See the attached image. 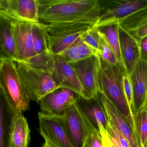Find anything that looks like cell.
Here are the masks:
<instances>
[{"label": "cell", "instance_id": "cell-1", "mask_svg": "<svg viewBox=\"0 0 147 147\" xmlns=\"http://www.w3.org/2000/svg\"><path fill=\"white\" fill-rule=\"evenodd\" d=\"M40 20L48 23L82 22L94 25L101 13L98 0H38Z\"/></svg>", "mask_w": 147, "mask_h": 147}, {"label": "cell", "instance_id": "cell-2", "mask_svg": "<svg viewBox=\"0 0 147 147\" xmlns=\"http://www.w3.org/2000/svg\"><path fill=\"white\" fill-rule=\"evenodd\" d=\"M0 89L13 115L29 109L31 101L15 62H0Z\"/></svg>", "mask_w": 147, "mask_h": 147}, {"label": "cell", "instance_id": "cell-3", "mask_svg": "<svg viewBox=\"0 0 147 147\" xmlns=\"http://www.w3.org/2000/svg\"><path fill=\"white\" fill-rule=\"evenodd\" d=\"M100 58L99 83L101 90L115 104L132 130L133 119L124 95L123 79L127 74L124 66L112 65Z\"/></svg>", "mask_w": 147, "mask_h": 147}, {"label": "cell", "instance_id": "cell-4", "mask_svg": "<svg viewBox=\"0 0 147 147\" xmlns=\"http://www.w3.org/2000/svg\"><path fill=\"white\" fill-rule=\"evenodd\" d=\"M48 48L59 55L82 37L94 25L80 22H56L45 24Z\"/></svg>", "mask_w": 147, "mask_h": 147}, {"label": "cell", "instance_id": "cell-5", "mask_svg": "<svg viewBox=\"0 0 147 147\" xmlns=\"http://www.w3.org/2000/svg\"><path fill=\"white\" fill-rule=\"evenodd\" d=\"M17 68L30 99L38 103L47 95L59 89L51 74L17 62Z\"/></svg>", "mask_w": 147, "mask_h": 147}, {"label": "cell", "instance_id": "cell-6", "mask_svg": "<svg viewBox=\"0 0 147 147\" xmlns=\"http://www.w3.org/2000/svg\"><path fill=\"white\" fill-rule=\"evenodd\" d=\"M101 13L93 27L100 28L119 23L133 13L147 7V0H98Z\"/></svg>", "mask_w": 147, "mask_h": 147}, {"label": "cell", "instance_id": "cell-7", "mask_svg": "<svg viewBox=\"0 0 147 147\" xmlns=\"http://www.w3.org/2000/svg\"><path fill=\"white\" fill-rule=\"evenodd\" d=\"M39 132L45 142L52 147H75L65 126L63 115L38 113Z\"/></svg>", "mask_w": 147, "mask_h": 147}, {"label": "cell", "instance_id": "cell-8", "mask_svg": "<svg viewBox=\"0 0 147 147\" xmlns=\"http://www.w3.org/2000/svg\"><path fill=\"white\" fill-rule=\"evenodd\" d=\"M63 116L67 133L74 146L84 147L90 134L96 129L87 121L76 103L65 111Z\"/></svg>", "mask_w": 147, "mask_h": 147}, {"label": "cell", "instance_id": "cell-9", "mask_svg": "<svg viewBox=\"0 0 147 147\" xmlns=\"http://www.w3.org/2000/svg\"><path fill=\"white\" fill-rule=\"evenodd\" d=\"M84 89L92 97H97L101 90L99 83L100 58L92 56L75 63L69 64Z\"/></svg>", "mask_w": 147, "mask_h": 147}, {"label": "cell", "instance_id": "cell-10", "mask_svg": "<svg viewBox=\"0 0 147 147\" xmlns=\"http://www.w3.org/2000/svg\"><path fill=\"white\" fill-rule=\"evenodd\" d=\"M80 96L65 88L59 89L43 98L39 102L40 112L47 114L63 115L76 102Z\"/></svg>", "mask_w": 147, "mask_h": 147}, {"label": "cell", "instance_id": "cell-11", "mask_svg": "<svg viewBox=\"0 0 147 147\" xmlns=\"http://www.w3.org/2000/svg\"><path fill=\"white\" fill-rule=\"evenodd\" d=\"M32 22L14 20L13 33L17 62H24L36 55L34 46Z\"/></svg>", "mask_w": 147, "mask_h": 147}, {"label": "cell", "instance_id": "cell-12", "mask_svg": "<svg viewBox=\"0 0 147 147\" xmlns=\"http://www.w3.org/2000/svg\"><path fill=\"white\" fill-rule=\"evenodd\" d=\"M57 57L55 69L52 76L58 88L69 89L84 98H92L80 83L69 64L60 57Z\"/></svg>", "mask_w": 147, "mask_h": 147}, {"label": "cell", "instance_id": "cell-13", "mask_svg": "<svg viewBox=\"0 0 147 147\" xmlns=\"http://www.w3.org/2000/svg\"><path fill=\"white\" fill-rule=\"evenodd\" d=\"M0 13L14 20L39 22L38 0H5Z\"/></svg>", "mask_w": 147, "mask_h": 147}, {"label": "cell", "instance_id": "cell-14", "mask_svg": "<svg viewBox=\"0 0 147 147\" xmlns=\"http://www.w3.org/2000/svg\"><path fill=\"white\" fill-rule=\"evenodd\" d=\"M133 89L134 114L145 106L147 96V62L140 59L129 75Z\"/></svg>", "mask_w": 147, "mask_h": 147}, {"label": "cell", "instance_id": "cell-15", "mask_svg": "<svg viewBox=\"0 0 147 147\" xmlns=\"http://www.w3.org/2000/svg\"><path fill=\"white\" fill-rule=\"evenodd\" d=\"M76 103L94 129L99 131L98 124H100L107 130L109 120L104 107L98 96L89 98L80 96Z\"/></svg>", "mask_w": 147, "mask_h": 147}, {"label": "cell", "instance_id": "cell-16", "mask_svg": "<svg viewBox=\"0 0 147 147\" xmlns=\"http://www.w3.org/2000/svg\"><path fill=\"white\" fill-rule=\"evenodd\" d=\"M98 96L104 107L109 121L127 140L130 147H137L131 127L118 109L102 91H98Z\"/></svg>", "mask_w": 147, "mask_h": 147}, {"label": "cell", "instance_id": "cell-17", "mask_svg": "<svg viewBox=\"0 0 147 147\" xmlns=\"http://www.w3.org/2000/svg\"><path fill=\"white\" fill-rule=\"evenodd\" d=\"M120 49L123 66L128 76L140 59L139 43L128 33L119 26Z\"/></svg>", "mask_w": 147, "mask_h": 147}, {"label": "cell", "instance_id": "cell-18", "mask_svg": "<svg viewBox=\"0 0 147 147\" xmlns=\"http://www.w3.org/2000/svg\"><path fill=\"white\" fill-rule=\"evenodd\" d=\"M14 21L0 13V61L17 62L13 33Z\"/></svg>", "mask_w": 147, "mask_h": 147}, {"label": "cell", "instance_id": "cell-19", "mask_svg": "<svg viewBox=\"0 0 147 147\" xmlns=\"http://www.w3.org/2000/svg\"><path fill=\"white\" fill-rule=\"evenodd\" d=\"M30 133L27 120L22 114L13 115L9 132V147H28Z\"/></svg>", "mask_w": 147, "mask_h": 147}, {"label": "cell", "instance_id": "cell-20", "mask_svg": "<svg viewBox=\"0 0 147 147\" xmlns=\"http://www.w3.org/2000/svg\"><path fill=\"white\" fill-rule=\"evenodd\" d=\"M81 38L57 56L70 64L83 60L94 55L98 56L97 51L85 43Z\"/></svg>", "mask_w": 147, "mask_h": 147}, {"label": "cell", "instance_id": "cell-21", "mask_svg": "<svg viewBox=\"0 0 147 147\" xmlns=\"http://www.w3.org/2000/svg\"><path fill=\"white\" fill-rule=\"evenodd\" d=\"M13 114L0 89V147H9V135Z\"/></svg>", "mask_w": 147, "mask_h": 147}, {"label": "cell", "instance_id": "cell-22", "mask_svg": "<svg viewBox=\"0 0 147 147\" xmlns=\"http://www.w3.org/2000/svg\"><path fill=\"white\" fill-rule=\"evenodd\" d=\"M132 132L137 147H146L147 140V109L145 105L134 114Z\"/></svg>", "mask_w": 147, "mask_h": 147}, {"label": "cell", "instance_id": "cell-23", "mask_svg": "<svg viewBox=\"0 0 147 147\" xmlns=\"http://www.w3.org/2000/svg\"><path fill=\"white\" fill-rule=\"evenodd\" d=\"M115 54L119 64L123 65L119 40V23H114L98 28Z\"/></svg>", "mask_w": 147, "mask_h": 147}, {"label": "cell", "instance_id": "cell-24", "mask_svg": "<svg viewBox=\"0 0 147 147\" xmlns=\"http://www.w3.org/2000/svg\"><path fill=\"white\" fill-rule=\"evenodd\" d=\"M57 56L51 51L37 54L24 63L29 66L52 75L55 69Z\"/></svg>", "mask_w": 147, "mask_h": 147}, {"label": "cell", "instance_id": "cell-25", "mask_svg": "<svg viewBox=\"0 0 147 147\" xmlns=\"http://www.w3.org/2000/svg\"><path fill=\"white\" fill-rule=\"evenodd\" d=\"M34 46L36 55L49 51L46 32L44 23H33Z\"/></svg>", "mask_w": 147, "mask_h": 147}, {"label": "cell", "instance_id": "cell-26", "mask_svg": "<svg viewBox=\"0 0 147 147\" xmlns=\"http://www.w3.org/2000/svg\"><path fill=\"white\" fill-rule=\"evenodd\" d=\"M99 43L98 47V55L103 60L112 65H117L118 62L111 49L106 42L103 35L98 31Z\"/></svg>", "mask_w": 147, "mask_h": 147}, {"label": "cell", "instance_id": "cell-27", "mask_svg": "<svg viewBox=\"0 0 147 147\" xmlns=\"http://www.w3.org/2000/svg\"><path fill=\"white\" fill-rule=\"evenodd\" d=\"M81 39L85 43L98 51L99 35L97 28L92 27L86 32Z\"/></svg>", "mask_w": 147, "mask_h": 147}, {"label": "cell", "instance_id": "cell-28", "mask_svg": "<svg viewBox=\"0 0 147 147\" xmlns=\"http://www.w3.org/2000/svg\"><path fill=\"white\" fill-rule=\"evenodd\" d=\"M123 90L124 95L127 103L129 109L132 117H134V101H133V89L129 79V76L125 74L123 79Z\"/></svg>", "mask_w": 147, "mask_h": 147}, {"label": "cell", "instance_id": "cell-29", "mask_svg": "<svg viewBox=\"0 0 147 147\" xmlns=\"http://www.w3.org/2000/svg\"><path fill=\"white\" fill-rule=\"evenodd\" d=\"M102 147H122L117 140L109 134L103 126L98 124Z\"/></svg>", "mask_w": 147, "mask_h": 147}, {"label": "cell", "instance_id": "cell-30", "mask_svg": "<svg viewBox=\"0 0 147 147\" xmlns=\"http://www.w3.org/2000/svg\"><path fill=\"white\" fill-rule=\"evenodd\" d=\"M107 131L110 135L117 140L122 147H130L127 140L109 121L107 126Z\"/></svg>", "mask_w": 147, "mask_h": 147}, {"label": "cell", "instance_id": "cell-31", "mask_svg": "<svg viewBox=\"0 0 147 147\" xmlns=\"http://www.w3.org/2000/svg\"><path fill=\"white\" fill-rule=\"evenodd\" d=\"M84 147H102L100 132L94 130L90 134Z\"/></svg>", "mask_w": 147, "mask_h": 147}, {"label": "cell", "instance_id": "cell-32", "mask_svg": "<svg viewBox=\"0 0 147 147\" xmlns=\"http://www.w3.org/2000/svg\"><path fill=\"white\" fill-rule=\"evenodd\" d=\"M127 32L138 42L142 38L147 35V23L136 30Z\"/></svg>", "mask_w": 147, "mask_h": 147}, {"label": "cell", "instance_id": "cell-33", "mask_svg": "<svg viewBox=\"0 0 147 147\" xmlns=\"http://www.w3.org/2000/svg\"><path fill=\"white\" fill-rule=\"evenodd\" d=\"M138 42L140 52V59L147 62V35L142 38Z\"/></svg>", "mask_w": 147, "mask_h": 147}, {"label": "cell", "instance_id": "cell-34", "mask_svg": "<svg viewBox=\"0 0 147 147\" xmlns=\"http://www.w3.org/2000/svg\"><path fill=\"white\" fill-rule=\"evenodd\" d=\"M5 0H0V12L4 5Z\"/></svg>", "mask_w": 147, "mask_h": 147}, {"label": "cell", "instance_id": "cell-35", "mask_svg": "<svg viewBox=\"0 0 147 147\" xmlns=\"http://www.w3.org/2000/svg\"><path fill=\"white\" fill-rule=\"evenodd\" d=\"M42 147H52L48 143H47L46 142H45L44 144L42 145Z\"/></svg>", "mask_w": 147, "mask_h": 147}, {"label": "cell", "instance_id": "cell-36", "mask_svg": "<svg viewBox=\"0 0 147 147\" xmlns=\"http://www.w3.org/2000/svg\"><path fill=\"white\" fill-rule=\"evenodd\" d=\"M145 106H146V108L147 109V96L146 99V102H145Z\"/></svg>", "mask_w": 147, "mask_h": 147}, {"label": "cell", "instance_id": "cell-37", "mask_svg": "<svg viewBox=\"0 0 147 147\" xmlns=\"http://www.w3.org/2000/svg\"><path fill=\"white\" fill-rule=\"evenodd\" d=\"M147 147V140L146 143V147Z\"/></svg>", "mask_w": 147, "mask_h": 147}, {"label": "cell", "instance_id": "cell-38", "mask_svg": "<svg viewBox=\"0 0 147 147\" xmlns=\"http://www.w3.org/2000/svg\"><path fill=\"white\" fill-rule=\"evenodd\" d=\"M0 62H1V61H0Z\"/></svg>", "mask_w": 147, "mask_h": 147}]
</instances>
